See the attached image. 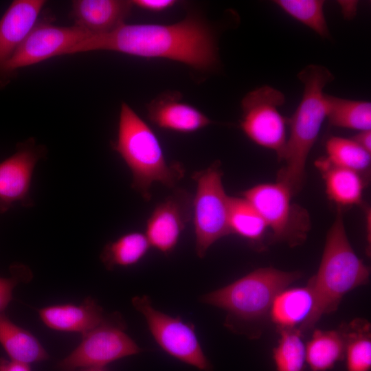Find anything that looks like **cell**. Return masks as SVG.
I'll use <instances>...</instances> for the list:
<instances>
[{
    "mask_svg": "<svg viewBox=\"0 0 371 371\" xmlns=\"http://www.w3.org/2000/svg\"><path fill=\"white\" fill-rule=\"evenodd\" d=\"M97 50L172 60L200 71L212 69L218 58L212 30L193 15L172 24L124 23L109 33L88 36L67 54Z\"/></svg>",
    "mask_w": 371,
    "mask_h": 371,
    "instance_id": "obj_1",
    "label": "cell"
},
{
    "mask_svg": "<svg viewBox=\"0 0 371 371\" xmlns=\"http://www.w3.org/2000/svg\"><path fill=\"white\" fill-rule=\"evenodd\" d=\"M297 77L304 85L303 94L294 114L288 118L290 133L280 160L285 164L277 178L293 194L302 188L308 154L326 118L324 89L334 79L333 74L319 65L306 66Z\"/></svg>",
    "mask_w": 371,
    "mask_h": 371,
    "instance_id": "obj_2",
    "label": "cell"
},
{
    "mask_svg": "<svg viewBox=\"0 0 371 371\" xmlns=\"http://www.w3.org/2000/svg\"><path fill=\"white\" fill-rule=\"evenodd\" d=\"M370 274L369 267L353 250L338 214L327 234L317 273L308 282L314 295L312 313L299 330L311 329L324 315L335 311L343 297L366 284Z\"/></svg>",
    "mask_w": 371,
    "mask_h": 371,
    "instance_id": "obj_3",
    "label": "cell"
},
{
    "mask_svg": "<svg viewBox=\"0 0 371 371\" xmlns=\"http://www.w3.org/2000/svg\"><path fill=\"white\" fill-rule=\"evenodd\" d=\"M112 148L132 173V188L146 201L151 198L153 183L174 188L183 177L185 170L182 165L167 162L155 133L125 102L121 105L117 136Z\"/></svg>",
    "mask_w": 371,
    "mask_h": 371,
    "instance_id": "obj_4",
    "label": "cell"
},
{
    "mask_svg": "<svg viewBox=\"0 0 371 371\" xmlns=\"http://www.w3.org/2000/svg\"><path fill=\"white\" fill-rule=\"evenodd\" d=\"M301 276L299 271L259 268L202 295L200 301L225 311V325L234 331L246 333L251 324L269 314L275 297Z\"/></svg>",
    "mask_w": 371,
    "mask_h": 371,
    "instance_id": "obj_5",
    "label": "cell"
},
{
    "mask_svg": "<svg viewBox=\"0 0 371 371\" xmlns=\"http://www.w3.org/2000/svg\"><path fill=\"white\" fill-rule=\"evenodd\" d=\"M222 177L218 160L192 176L196 184L192 199L195 251L200 258L205 257L215 242L231 234L228 223L230 196L225 191Z\"/></svg>",
    "mask_w": 371,
    "mask_h": 371,
    "instance_id": "obj_6",
    "label": "cell"
},
{
    "mask_svg": "<svg viewBox=\"0 0 371 371\" xmlns=\"http://www.w3.org/2000/svg\"><path fill=\"white\" fill-rule=\"evenodd\" d=\"M125 323L117 313L83 335L80 344L59 362L60 371L80 368H105L119 359L137 355L142 349L125 332Z\"/></svg>",
    "mask_w": 371,
    "mask_h": 371,
    "instance_id": "obj_7",
    "label": "cell"
},
{
    "mask_svg": "<svg viewBox=\"0 0 371 371\" xmlns=\"http://www.w3.org/2000/svg\"><path fill=\"white\" fill-rule=\"evenodd\" d=\"M133 307L144 317L157 344L171 357L201 371H213L191 323L156 309L149 296H135Z\"/></svg>",
    "mask_w": 371,
    "mask_h": 371,
    "instance_id": "obj_8",
    "label": "cell"
},
{
    "mask_svg": "<svg viewBox=\"0 0 371 371\" xmlns=\"http://www.w3.org/2000/svg\"><path fill=\"white\" fill-rule=\"evenodd\" d=\"M261 215L276 240L297 245L305 238L308 230L306 212L291 201L293 195L284 183L256 185L242 192Z\"/></svg>",
    "mask_w": 371,
    "mask_h": 371,
    "instance_id": "obj_9",
    "label": "cell"
},
{
    "mask_svg": "<svg viewBox=\"0 0 371 371\" xmlns=\"http://www.w3.org/2000/svg\"><path fill=\"white\" fill-rule=\"evenodd\" d=\"M284 102V95L267 85L249 91L241 101L242 131L256 144L275 151L280 160L287 140L288 118L278 110Z\"/></svg>",
    "mask_w": 371,
    "mask_h": 371,
    "instance_id": "obj_10",
    "label": "cell"
},
{
    "mask_svg": "<svg viewBox=\"0 0 371 371\" xmlns=\"http://www.w3.org/2000/svg\"><path fill=\"white\" fill-rule=\"evenodd\" d=\"M91 34L76 25L57 26L47 21L36 23L10 58L0 67V77L58 56L65 55Z\"/></svg>",
    "mask_w": 371,
    "mask_h": 371,
    "instance_id": "obj_11",
    "label": "cell"
},
{
    "mask_svg": "<svg viewBox=\"0 0 371 371\" xmlns=\"http://www.w3.org/2000/svg\"><path fill=\"white\" fill-rule=\"evenodd\" d=\"M44 153L41 146L30 139L0 162V213L7 212L16 203L25 207L33 205L30 197L32 175Z\"/></svg>",
    "mask_w": 371,
    "mask_h": 371,
    "instance_id": "obj_12",
    "label": "cell"
},
{
    "mask_svg": "<svg viewBox=\"0 0 371 371\" xmlns=\"http://www.w3.org/2000/svg\"><path fill=\"white\" fill-rule=\"evenodd\" d=\"M192 199L186 190L176 188L155 206L147 221L145 232L150 247L164 254L174 250L192 218Z\"/></svg>",
    "mask_w": 371,
    "mask_h": 371,
    "instance_id": "obj_13",
    "label": "cell"
},
{
    "mask_svg": "<svg viewBox=\"0 0 371 371\" xmlns=\"http://www.w3.org/2000/svg\"><path fill=\"white\" fill-rule=\"evenodd\" d=\"M181 99L178 91L161 93L147 104L149 120L160 128L183 133L196 132L212 123L204 113Z\"/></svg>",
    "mask_w": 371,
    "mask_h": 371,
    "instance_id": "obj_14",
    "label": "cell"
},
{
    "mask_svg": "<svg viewBox=\"0 0 371 371\" xmlns=\"http://www.w3.org/2000/svg\"><path fill=\"white\" fill-rule=\"evenodd\" d=\"M133 6L126 0H75L71 16L75 25L91 35L103 34L125 23Z\"/></svg>",
    "mask_w": 371,
    "mask_h": 371,
    "instance_id": "obj_15",
    "label": "cell"
},
{
    "mask_svg": "<svg viewBox=\"0 0 371 371\" xmlns=\"http://www.w3.org/2000/svg\"><path fill=\"white\" fill-rule=\"evenodd\" d=\"M44 0L13 1L0 19V67L5 63L36 24Z\"/></svg>",
    "mask_w": 371,
    "mask_h": 371,
    "instance_id": "obj_16",
    "label": "cell"
},
{
    "mask_svg": "<svg viewBox=\"0 0 371 371\" xmlns=\"http://www.w3.org/2000/svg\"><path fill=\"white\" fill-rule=\"evenodd\" d=\"M41 321L49 328L82 335L101 324L106 316L102 308L91 297L80 304H64L38 310Z\"/></svg>",
    "mask_w": 371,
    "mask_h": 371,
    "instance_id": "obj_17",
    "label": "cell"
},
{
    "mask_svg": "<svg viewBox=\"0 0 371 371\" xmlns=\"http://www.w3.org/2000/svg\"><path fill=\"white\" fill-rule=\"evenodd\" d=\"M313 305L308 283L303 287H287L275 297L268 315L278 329H300L309 318Z\"/></svg>",
    "mask_w": 371,
    "mask_h": 371,
    "instance_id": "obj_18",
    "label": "cell"
},
{
    "mask_svg": "<svg viewBox=\"0 0 371 371\" xmlns=\"http://www.w3.org/2000/svg\"><path fill=\"white\" fill-rule=\"evenodd\" d=\"M315 165L322 173L329 199L342 207L361 203L365 186L362 175L320 158Z\"/></svg>",
    "mask_w": 371,
    "mask_h": 371,
    "instance_id": "obj_19",
    "label": "cell"
},
{
    "mask_svg": "<svg viewBox=\"0 0 371 371\" xmlns=\"http://www.w3.org/2000/svg\"><path fill=\"white\" fill-rule=\"evenodd\" d=\"M0 345L12 360L27 364L43 361L48 354L39 341L0 313Z\"/></svg>",
    "mask_w": 371,
    "mask_h": 371,
    "instance_id": "obj_20",
    "label": "cell"
},
{
    "mask_svg": "<svg viewBox=\"0 0 371 371\" xmlns=\"http://www.w3.org/2000/svg\"><path fill=\"white\" fill-rule=\"evenodd\" d=\"M346 338L343 328L315 330L306 345V363L311 371H326L343 359Z\"/></svg>",
    "mask_w": 371,
    "mask_h": 371,
    "instance_id": "obj_21",
    "label": "cell"
},
{
    "mask_svg": "<svg viewBox=\"0 0 371 371\" xmlns=\"http://www.w3.org/2000/svg\"><path fill=\"white\" fill-rule=\"evenodd\" d=\"M326 118L334 126L357 130H371V103L325 94Z\"/></svg>",
    "mask_w": 371,
    "mask_h": 371,
    "instance_id": "obj_22",
    "label": "cell"
},
{
    "mask_svg": "<svg viewBox=\"0 0 371 371\" xmlns=\"http://www.w3.org/2000/svg\"><path fill=\"white\" fill-rule=\"evenodd\" d=\"M150 248L145 234L130 232L108 243L101 252L100 259L109 270L117 267H130L139 262Z\"/></svg>",
    "mask_w": 371,
    "mask_h": 371,
    "instance_id": "obj_23",
    "label": "cell"
},
{
    "mask_svg": "<svg viewBox=\"0 0 371 371\" xmlns=\"http://www.w3.org/2000/svg\"><path fill=\"white\" fill-rule=\"evenodd\" d=\"M228 223L231 234L251 243L260 241L268 228L261 215L244 197H229Z\"/></svg>",
    "mask_w": 371,
    "mask_h": 371,
    "instance_id": "obj_24",
    "label": "cell"
},
{
    "mask_svg": "<svg viewBox=\"0 0 371 371\" xmlns=\"http://www.w3.org/2000/svg\"><path fill=\"white\" fill-rule=\"evenodd\" d=\"M346 338L344 357L347 371H370L371 368L370 324L355 319L343 328Z\"/></svg>",
    "mask_w": 371,
    "mask_h": 371,
    "instance_id": "obj_25",
    "label": "cell"
},
{
    "mask_svg": "<svg viewBox=\"0 0 371 371\" xmlns=\"http://www.w3.org/2000/svg\"><path fill=\"white\" fill-rule=\"evenodd\" d=\"M280 337L273 350L277 371H304L306 345L297 328L278 329Z\"/></svg>",
    "mask_w": 371,
    "mask_h": 371,
    "instance_id": "obj_26",
    "label": "cell"
},
{
    "mask_svg": "<svg viewBox=\"0 0 371 371\" xmlns=\"http://www.w3.org/2000/svg\"><path fill=\"white\" fill-rule=\"evenodd\" d=\"M327 156L330 164L354 170L362 175L370 169L371 155L352 138L332 137L326 144Z\"/></svg>",
    "mask_w": 371,
    "mask_h": 371,
    "instance_id": "obj_27",
    "label": "cell"
},
{
    "mask_svg": "<svg viewBox=\"0 0 371 371\" xmlns=\"http://www.w3.org/2000/svg\"><path fill=\"white\" fill-rule=\"evenodd\" d=\"M282 10L306 25L322 38L330 36L324 13V1L321 0H277Z\"/></svg>",
    "mask_w": 371,
    "mask_h": 371,
    "instance_id": "obj_28",
    "label": "cell"
},
{
    "mask_svg": "<svg viewBox=\"0 0 371 371\" xmlns=\"http://www.w3.org/2000/svg\"><path fill=\"white\" fill-rule=\"evenodd\" d=\"M21 279V269L18 273L10 278L0 277V313H3L4 310L12 301L13 290Z\"/></svg>",
    "mask_w": 371,
    "mask_h": 371,
    "instance_id": "obj_29",
    "label": "cell"
},
{
    "mask_svg": "<svg viewBox=\"0 0 371 371\" xmlns=\"http://www.w3.org/2000/svg\"><path fill=\"white\" fill-rule=\"evenodd\" d=\"M175 0H133V6L150 12H161L173 7Z\"/></svg>",
    "mask_w": 371,
    "mask_h": 371,
    "instance_id": "obj_30",
    "label": "cell"
},
{
    "mask_svg": "<svg viewBox=\"0 0 371 371\" xmlns=\"http://www.w3.org/2000/svg\"><path fill=\"white\" fill-rule=\"evenodd\" d=\"M0 371H32L30 365L12 359L0 358Z\"/></svg>",
    "mask_w": 371,
    "mask_h": 371,
    "instance_id": "obj_31",
    "label": "cell"
},
{
    "mask_svg": "<svg viewBox=\"0 0 371 371\" xmlns=\"http://www.w3.org/2000/svg\"><path fill=\"white\" fill-rule=\"evenodd\" d=\"M352 139L364 150L371 153V130L360 131Z\"/></svg>",
    "mask_w": 371,
    "mask_h": 371,
    "instance_id": "obj_32",
    "label": "cell"
},
{
    "mask_svg": "<svg viewBox=\"0 0 371 371\" xmlns=\"http://www.w3.org/2000/svg\"><path fill=\"white\" fill-rule=\"evenodd\" d=\"M84 371H107L105 368H89L85 369Z\"/></svg>",
    "mask_w": 371,
    "mask_h": 371,
    "instance_id": "obj_33",
    "label": "cell"
}]
</instances>
